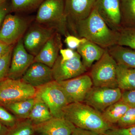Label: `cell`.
Returning <instances> with one entry per match:
<instances>
[{
    "label": "cell",
    "instance_id": "6",
    "mask_svg": "<svg viewBox=\"0 0 135 135\" xmlns=\"http://www.w3.org/2000/svg\"><path fill=\"white\" fill-rule=\"evenodd\" d=\"M36 89L22 79L7 78L0 82V104L12 103L35 97Z\"/></svg>",
    "mask_w": 135,
    "mask_h": 135
},
{
    "label": "cell",
    "instance_id": "38",
    "mask_svg": "<svg viewBox=\"0 0 135 135\" xmlns=\"http://www.w3.org/2000/svg\"><path fill=\"white\" fill-rule=\"evenodd\" d=\"M9 129L0 121V135H7Z\"/></svg>",
    "mask_w": 135,
    "mask_h": 135
},
{
    "label": "cell",
    "instance_id": "18",
    "mask_svg": "<svg viewBox=\"0 0 135 135\" xmlns=\"http://www.w3.org/2000/svg\"><path fill=\"white\" fill-rule=\"evenodd\" d=\"M77 53L81 57L82 62L87 69L102 57L106 49L87 40L77 48Z\"/></svg>",
    "mask_w": 135,
    "mask_h": 135
},
{
    "label": "cell",
    "instance_id": "35",
    "mask_svg": "<svg viewBox=\"0 0 135 135\" xmlns=\"http://www.w3.org/2000/svg\"><path fill=\"white\" fill-rule=\"evenodd\" d=\"M76 52V51L69 48L65 49L62 48L59 51L61 58L64 60H69L73 58L75 55Z\"/></svg>",
    "mask_w": 135,
    "mask_h": 135
},
{
    "label": "cell",
    "instance_id": "32",
    "mask_svg": "<svg viewBox=\"0 0 135 135\" xmlns=\"http://www.w3.org/2000/svg\"><path fill=\"white\" fill-rule=\"evenodd\" d=\"M87 40L84 38H80L75 35L69 34L66 36L65 42L69 48L74 50L77 49L81 44Z\"/></svg>",
    "mask_w": 135,
    "mask_h": 135
},
{
    "label": "cell",
    "instance_id": "22",
    "mask_svg": "<svg viewBox=\"0 0 135 135\" xmlns=\"http://www.w3.org/2000/svg\"><path fill=\"white\" fill-rule=\"evenodd\" d=\"M129 107L120 99L107 107L101 114L104 119L114 127V125L117 124Z\"/></svg>",
    "mask_w": 135,
    "mask_h": 135
},
{
    "label": "cell",
    "instance_id": "34",
    "mask_svg": "<svg viewBox=\"0 0 135 135\" xmlns=\"http://www.w3.org/2000/svg\"><path fill=\"white\" fill-rule=\"evenodd\" d=\"M11 11L10 4L7 2V0L0 3V28L5 17Z\"/></svg>",
    "mask_w": 135,
    "mask_h": 135
},
{
    "label": "cell",
    "instance_id": "1",
    "mask_svg": "<svg viewBox=\"0 0 135 135\" xmlns=\"http://www.w3.org/2000/svg\"><path fill=\"white\" fill-rule=\"evenodd\" d=\"M74 35L107 49L117 45L118 32L107 25L94 8L85 19L80 20L68 26Z\"/></svg>",
    "mask_w": 135,
    "mask_h": 135
},
{
    "label": "cell",
    "instance_id": "36",
    "mask_svg": "<svg viewBox=\"0 0 135 135\" xmlns=\"http://www.w3.org/2000/svg\"><path fill=\"white\" fill-rule=\"evenodd\" d=\"M97 133L91 131L75 127L71 135H99Z\"/></svg>",
    "mask_w": 135,
    "mask_h": 135
},
{
    "label": "cell",
    "instance_id": "21",
    "mask_svg": "<svg viewBox=\"0 0 135 135\" xmlns=\"http://www.w3.org/2000/svg\"><path fill=\"white\" fill-rule=\"evenodd\" d=\"M35 102V98H31L2 105L11 111L19 120H21L28 119Z\"/></svg>",
    "mask_w": 135,
    "mask_h": 135
},
{
    "label": "cell",
    "instance_id": "33",
    "mask_svg": "<svg viewBox=\"0 0 135 135\" xmlns=\"http://www.w3.org/2000/svg\"><path fill=\"white\" fill-rule=\"evenodd\" d=\"M121 100L129 107H135V90L122 91Z\"/></svg>",
    "mask_w": 135,
    "mask_h": 135
},
{
    "label": "cell",
    "instance_id": "15",
    "mask_svg": "<svg viewBox=\"0 0 135 135\" xmlns=\"http://www.w3.org/2000/svg\"><path fill=\"white\" fill-rule=\"evenodd\" d=\"M21 79L35 88L54 80L52 68L36 62L30 65Z\"/></svg>",
    "mask_w": 135,
    "mask_h": 135
},
{
    "label": "cell",
    "instance_id": "27",
    "mask_svg": "<svg viewBox=\"0 0 135 135\" xmlns=\"http://www.w3.org/2000/svg\"><path fill=\"white\" fill-rule=\"evenodd\" d=\"M35 133V125L29 119H26L18 120L7 135H34Z\"/></svg>",
    "mask_w": 135,
    "mask_h": 135
},
{
    "label": "cell",
    "instance_id": "41",
    "mask_svg": "<svg viewBox=\"0 0 135 135\" xmlns=\"http://www.w3.org/2000/svg\"><path fill=\"white\" fill-rule=\"evenodd\" d=\"M99 135H106L105 134H99Z\"/></svg>",
    "mask_w": 135,
    "mask_h": 135
},
{
    "label": "cell",
    "instance_id": "8",
    "mask_svg": "<svg viewBox=\"0 0 135 135\" xmlns=\"http://www.w3.org/2000/svg\"><path fill=\"white\" fill-rule=\"evenodd\" d=\"M119 88L94 86L87 94L84 103L102 113L107 107L121 99Z\"/></svg>",
    "mask_w": 135,
    "mask_h": 135
},
{
    "label": "cell",
    "instance_id": "37",
    "mask_svg": "<svg viewBox=\"0 0 135 135\" xmlns=\"http://www.w3.org/2000/svg\"><path fill=\"white\" fill-rule=\"evenodd\" d=\"M13 49V46H9L0 41V57L5 54Z\"/></svg>",
    "mask_w": 135,
    "mask_h": 135
},
{
    "label": "cell",
    "instance_id": "39",
    "mask_svg": "<svg viewBox=\"0 0 135 135\" xmlns=\"http://www.w3.org/2000/svg\"><path fill=\"white\" fill-rule=\"evenodd\" d=\"M5 1H6V0H0V3L3 2Z\"/></svg>",
    "mask_w": 135,
    "mask_h": 135
},
{
    "label": "cell",
    "instance_id": "7",
    "mask_svg": "<svg viewBox=\"0 0 135 135\" xmlns=\"http://www.w3.org/2000/svg\"><path fill=\"white\" fill-rule=\"evenodd\" d=\"M30 20L17 15L8 14L0 28V41L9 46H14L29 28Z\"/></svg>",
    "mask_w": 135,
    "mask_h": 135
},
{
    "label": "cell",
    "instance_id": "3",
    "mask_svg": "<svg viewBox=\"0 0 135 135\" xmlns=\"http://www.w3.org/2000/svg\"><path fill=\"white\" fill-rule=\"evenodd\" d=\"M36 23L55 29L61 35L68 33L64 0H44L38 8Z\"/></svg>",
    "mask_w": 135,
    "mask_h": 135
},
{
    "label": "cell",
    "instance_id": "10",
    "mask_svg": "<svg viewBox=\"0 0 135 135\" xmlns=\"http://www.w3.org/2000/svg\"><path fill=\"white\" fill-rule=\"evenodd\" d=\"M65 94L69 104L84 103L93 84L89 74H84L70 79L58 82Z\"/></svg>",
    "mask_w": 135,
    "mask_h": 135
},
{
    "label": "cell",
    "instance_id": "29",
    "mask_svg": "<svg viewBox=\"0 0 135 135\" xmlns=\"http://www.w3.org/2000/svg\"><path fill=\"white\" fill-rule=\"evenodd\" d=\"M117 127L126 128L135 125V107H129L117 123Z\"/></svg>",
    "mask_w": 135,
    "mask_h": 135
},
{
    "label": "cell",
    "instance_id": "17",
    "mask_svg": "<svg viewBox=\"0 0 135 135\" xmlns=\"http://www.w3.org/2000/svg\"><path fill=\"white\" fill-rule=\"evenodd\" d=\"M36 133L47 135H71L75 126L65 118L53 117L44 123L35 125Z\"/></svg>",
    "mask_w": 135,
    "mask_h": 135
},
{
    "label": "cell",
    "instance_id": "19",
    "mask_svg": "<svg viewBox=\"0 0 135 135\" xmlns=\"http://www.w3.org/2000/svg\"><path fill=\"white\" fill-rule=\"evenodd\" d=\"M110 55L118 64L135 68V50L116 45L107 49Z\"/></svg>",
    "mask_w": 135,
    "mask_h": 135
},
{
    "label": "cell",
    "instance_id": "16",
    "mask_svg": "<svg viewBox=\"0 0 135 135\" xmlns=\"http://www.w3.org/2000/svg\"><path fill=\"white\" fill-rule=\"evenodd\" d=\"M62 47L61 35L56 32L35 56L34 62L42 63L52 68Z\"/></svg>",
    "mask_w": 135,
    "mask_h": 135
},
{
    "label": "cell",
    "instance_id": "13",
    "mask_svg": "<svg viewBox=\"0 0 135 135\" xmlns=\"http://www.w3.org/2000/svg\"><path fill=\"white\" fill-rule=\"evenodd\" d=\"M95 8L111 29L118 32L121 29L120 0H96Z\"/></svg>",
    "mask_w": 135,
    "mask_h": 135
},
{
    "label": "cell",
    "instance_id": "11",
    "mask_svg": "<svg viewBox=\"0 0 135 135\" xmlns=\"http://www.w3.org/2000/svg\"><path fill=\"white\" fill-rule=\"evenodd\" d=\"M56 32L55 29L37 23L32 25L29 27L23 37L25 48L28 53L35 56Z\"/></svg>",
    "mask_w": 135,
    "mask_h": 135
},
{
    "label": "cell",
    "instance_id": "25",
    "mask_svg": "<svg viewBox=\"0 0 135 135\" xmlns=\"http://www.w3.org/2000/svg\"><path fill=\"white\" fill-rule=\"evenodd\" d=\"M44 0H10L11 11L24 12L38 8Z\"/></svg>",
    "mask_w": 135,
    "mask_h": 135
},
{
    "label": "cell",
    "instance_id": "4",
    "mask_svg": "<svg viewBox=\"0 0 135 135\" xmlns=\"http://www.w3.org/2000/svg\"><path fill=\"white\" fill-rule=\"evenodd\" d=\"M118 64L107 49L99 60L91 66L89 75L93 86L118 88L117 82Z\"/></svg>",
    "mask_w": 135,
    "mask_h": 135
},
{
    "label": "cell",
    "instance_id": "30",
    "mask_svg": "<svg viewBox=\"0 0 135 135\" xmlns=\"http://www.w3.org/2000/svg\"><path fill=\"white\" fill-rule=\"evenodd\" d=\"M19 120L14 114L10 113L4 107L0 105V121L9 128H11Z\"/></svg>",
    "mask_w": 135,
    "mask_h": 135
},
{
    "label": "cell",
    "instance_id": "5",
    "mask_svg": "<svg viewBox=\"0 0 135 135\" xmlns=\"http://www.w3.org/2000/svg\"><path fill=\"white\" fill-rule=\"evenodd\" d=\"M36 89L35 98L46 104L53 117H64V109L69 104L59 83L53 80Z\"/></svg>",
    "mask_w": 135,
    "mask_h": 135
},
{
    "label": "cell",
    "instance_id": "28",
    "mask_svg": "<svg viewBox=\"0 0 135 135\" xmlns=\"http://www.w3.org/2000/svg\"><path fill=\"white\" fill-rule=\"evenodd\" d=\"M13 49L0 57V82L7 78L12 57Z\"/></svg>",
    "mask_w": 135,
    "mask_h": 135
},
{
    "label": "cell",
    "instance_id": "14",
    "mask_svg": "<svg viewBox=\"0 0 135 135\" xmlns=\"http://www.w3.org/2000/svg\"><path fill=\"white\" fill-rule=\"evenodd\" d=\"M96 0H65V12L68 26L85 19L95 7Z\"/></svg>",
    "mask_w": 135,
    "mask_h": 135
},
{
    "label": "cell",
    "instance_id": "20",
    "mask_svg": "<svg viewBox=\"0 0 135 135\" xmlns=\"http://www.w3.org/2000/svg\"><path fill=\"white\" fill-rule=\"evenodd\" d=\"M118 88L122 91L135 90V68L118 64L117 69Z\"/></svg>",
    "mask_w": 135,
    "mask_h": 135
},
{
    "label": "cell",
    "instance_id": "40",
    "mask_svg": "<svg viewBox=\"0 0 135 135\" xmlns=\"http://www.w3.org/2000/svg\"><path fill=\"white\" fill-rule=\"evenodd\" d=\"M40 134V135H47V134Z\"/></svg>",
    "mask_w": 135,
    "mask_h": 135
},
{
    "label": "cell",
    "instance_id": "26",
    "mask_svg": "<svg viewBox=\"0 0 135 135\" xmlns=\"http://www.w3.org/2000/svg\"><path fill=\"white\" fill-rule=\"evenodd\" d=\"M118 34L117 45L135 50V27H122Z\"/></svg>",
    "mask_w": 135,
    "mask_h": 135
},
{
    "label": "cell",
    "instance_id": "23",
    "mask_svg": "<svg viewBox=\"0 0 135 135\" xmlns=\"http://www.w3.org/2000/svg\"><path fill=\"white\" fill-rule=\"evenodd\" d=\"M35 102L28 119L34 125L44 123L53 118L48 106L40 99L35 98Z\"/></svg>",
    "mask_w": 135,
    "mask_h": 135
},
{
    "label": "cell",
    "instance_id": "12",
    "mask_svg": "<svg viewBox=\"0 0 135 135\" xmlns=\"http://www.w3.org/2000/svg\"><path fill=\"white\" fill-rule=\"evenodd\" d=\"M35 56L25 48L23 38L17 42L13 49L8 78L13 79H22V76L34 62Z\"/></svg>",
    "mask_w": 135,
    "mask_h": 135
},
{
    "label": "cell",
    "instance_id": "24",
    "mask_svg": "<svg viewBox=\"0 0 135 135\" xmlns=\"http://www.w3.org/2000/svg\"><path fill=\"white\" fill-rule=\"evenodd\" d=\"M122 27H135V0H120Z\"/></svg>",
    "mask_w": 135,
    "mask_h": 135
},
{
    "label": "cell",
    "instance_id": "2",
    "mask_svg": "<svg viewBox=\"0 0 135 135\" xmlns=\"http://www.w3.org/2000/svg\"><path fill=\"white\" fill-rule=\"evenodd\" d=\"M64 118L76 127L104 134L112 126L104 119L102 114L84 103L68 104L64 110Z\"/></svg>",
    "mask_w": 135,
    "mask_h": 135
},
{
    "label": "cell",
    "instance_id": "31",
    "mask_svg": "<svg viewBox=\"0 0 135 135\" xmlns=\"http://www.w3.org/2000/svg\"><path fill=\"white\" fill-rule=\"evenodd\" d=\"M104 134L106 135H135V125L126 128L114 127Z\"/></svg>",
    "mask_w": 135,
    "mask_h": 135
},
{
    "label": "cell",
    "instance_id": "9",
    "mask_svg": "<svg viewBox=\"0 0 135 135\" xmlns=\"http://www.w3.org/2000/svg\"><path fill=\"white\" fill-rule=\"evenodd\" d=\"M52 70L53 79L60 82L84 74L87 68L83 63L80 56L76 51L74 56L69 60H63L59 55Z\"/></svg>",
    "mask_w": 135,
    "mask_h": 135
}]
</instances>
